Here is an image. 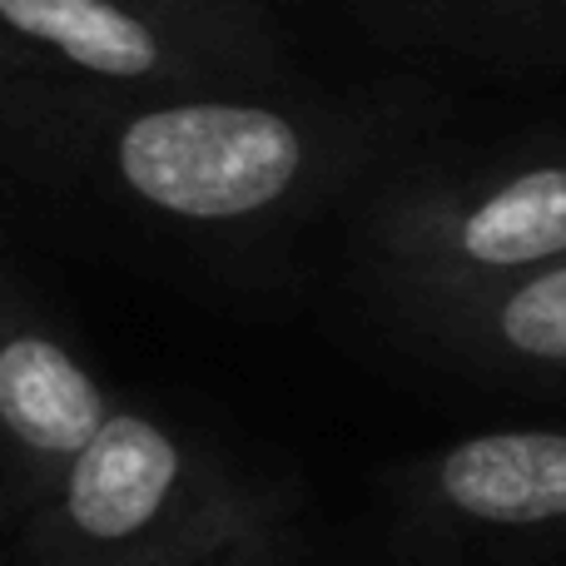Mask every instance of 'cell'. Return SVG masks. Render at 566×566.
<instances>
[{
  "instance_id": "6da1fadb",
  "label": "cell",
  "mask_w": 566,
  "mask_h": 566,
  "mask_svg": "<svg viewBox=\"0 0 566 566\" xmlns=\"http://www.w3.org/2000/svg\"><path fill=\"white\" fill-rule=\"evenodd\" d=\"M412 129L418 105L293 80L159 95L109 90L45 185H80L169 234L259 244L378 185Z\"/></svg>"
},
{
  "instance_id": "7a4b0ae2",
  "label": "cell",
  "mask_w": 566,
  "mask_h": 566,
  "mask_svg": "<svg viewBox=\"0 0 566 566\" xmlns=\"http://www.w3.org/2000/svg\"><path fill=\"white\" fill-rule=\"evenodd\" d=\"M279 537L269 502L205 442L115 408L25 527L30 566H219Z\"/></svg>"
},
{
  "instance_id": "3957f363",
  "label": "cell",
  "mask_w": 566,
  "mask_h": 566,
  "mask_svg": "<svg viewBox=\"0 0 566 566\" xmlns=\"http://www.w3.org/2000/svg\"><path fill=\"white\" fill-rule=\"evenodd\" d=\"M358 264L388 308L566 259V159L398 165L358 195Z\"/></svg>"
},
{
  "instance_id": "277c9868",
  "label": "cell",
  "mask_w": 566,
  "mask_h": 566,
  "mask_svg": "<svg viewBox=\"0 0 566 566\" xmlns=\"http://www.w3.org/2000/svg\"><path fill=\"white\" fill-rule=\"evenodd\" d=\"M0 35L119 95L289 80L264 0H0Z\"/></svg>"
},
{
  "instance_id": "5b68a950",
  "label": "cell",
  "mask_w": 566,
  "mask_h": 566,
  "mask_svg": "<svg viewBox=\"0 0 566 566\" xmlns=\"http://www.w3.org/2000/svg\"><path fill=\"white\" fill-rule=\"evenodd\" d=\"M398 492L408 522L428 537H517L566 527V432H472L422 458Z\"/></svg>"
},
{
  "instance_id": "8992f818",
  "label": "cell",
  "mask_w": 566,
  "mask_h": 566,
  "mask_svg": "<svg viewBox=\"0 0 566 566\" xmlns=\"http://www.w3.org/2000/svg\"><path fill=\"white\" fill-rule=\"evenodd\" d=\"M115 402L75 348L0 283V442L30 472L35 502L109 422Z\"/></svg>"
},
{
  "instance_id": "52a82bcc",
  "label": "cell",
  "mask_w": 566,
  "mask_h": 566,
  "mask_svg": "<svg viewBox=\"0 0 566 566\" xmlns=\"http://www.w3.org/2000/svg\"><path fill=\"white\" fill-rule=\"evenodd\" d=\"M412 343L472 368L566 373V259L392 308Z\"/></svg>"
},
{
  "instance_id": "ba28073f",
  "label": "cell",
  "mask_w": 566,
  "mask_h": 566,
  "mask_svg": "<svg viewBox=\"0 0 566 566\" xmlns=\"http://www.w3.org/2000/svg\"><path fill=\"white\" fill-rule=\"evenodd\" d=\"M382 50L422 60H552L566 55V0H343Z\"/></svg>"
},
{
  "instance_id": "9c48e42d",
  "label": "cell",
  "mask_w": 566,
  "mask_h": 566,
  "mask_svg": "<svg viewBox=\"0 0 566 566\" xmlns=\"http://www.w3.org/2000/svg\"><path fill=\"white\" fill-rule=\"evenodd\" d=\"M109 95L105 85L70 75L50 55L0 35V159L35 179H50L60 149L80 129V119ZM119 95V90H115Z\"/></svg>"
},
{
  "instance_id": "30bf717a",
  "label": "cell",
  "mask_w": 566,
  "mask_h": 566,
  "mask_svg": "<svg viewBox=\"0 0 566 566\" xmlns=\"http://www.w3.org/2000/svg\"><path fill=\"white\" fill-rule=\"evenodd\" d=\"M279 537H269V542H259V547H249V552H239V557H229V562H219V566H279Z\"/></svg>"
},
{
  "instance_id": "8fae6325",
  "label": "cell",
  "mask_w": 566,
  "mask_h": 566,
  "mask_svg": "<svg viewBox=\"0 0 566 566\" xmlns=\"http://www.w3.org/2000/svg\"><path fill=\"white\" fill-rule=\"evenodd\" d=\"M0 283H10V274H6V264H0Z\"/></svg>"
},
{
  "instance_id": "7c38bea8",
  "label": "cell",
  "mask_w": 566,
  "mask_h": 566,
  "mask_svg": "<svg viewBox=\"0 0 566 566\" xmlns=\"http://www.w3.org/2000/svg\"><path fill=\"white\" fill-rule=\"evenodd\" d=\"M289 6H303V0H289Z\"/></svg>"
}]
</instances>
